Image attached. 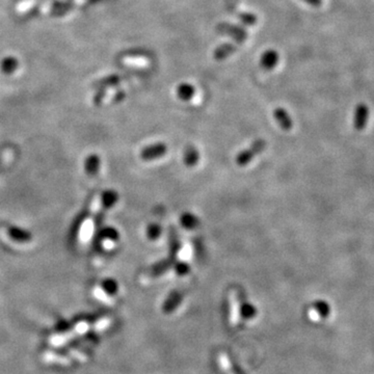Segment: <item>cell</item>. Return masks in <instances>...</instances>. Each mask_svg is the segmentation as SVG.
I'll return each instance as SVG.
<instances>
[{
    "label": "cell",
    "mask_w": 374,
    "mask_h": 374,
    "mask_svg": "<svg viewBox=\"0 0 374 374\" xmlns=\"http://www.w3.org/2000/svg\"><path fill=\"white\" fill-rule=\"evenodd\" d=\"M265 148H266V141L264 139L262 138L256 139L252 143L251 147L238 153V155L236 156V163L239 166L247 165L250 162L253 161L255 156L261 154L265 150Z\"/></svg>",
    "instance_id": "cell-1"
},
{
    "label": "cell",
    "mask_w": 374,
    "mask_h": 374,
    "mask_svg": "<svg viewBox=\"0 0 374 374\" xmlns=\"http://www.w3.org/2000/svg\"><path fill=\"white\" fill-rule=\"evenodd\" d=\"M218 33L230 36L238 43H243L247 39V32L241 26L230 23H220L217 26Z\"/></svg>",
    "instance_id": "cell-2"
},
{
    "label": "cell",
    "mask_w": 374,
    "mask_h": 374,
    "mask_svg": "<svg viewBox=\"0 0 374 374\" xmlns=\"http://www.w3.org/2000/svg\"><path fill=\"white\" fill-rule=\"evenodd\" d=\"M167 153V146L164 142H156L143 148L140 152V159L145 161H152L161 158Z\"/></svg>",
    "instance_id": "cell-3"
},
{
    "label": "cell",
    "mask_w": 374,
    "mask_h": 374,
    "mask_svg": "<svg viewBox=\"0 0 374 374\" xmlns=\"http://www.w3.org/2000/svg\"><path fill=\"white\" fill-rule=\"evenodd\" d=\"M243 298L241 291H234L231 300H230V322L232 326L236 327L241 320L240 315V305Z\"/></svg>",
    "instance_id": "cell-4"
},
{
    "label": "cell",
    "mask_w": 374,
    "mask_h": 374,
    "mask_svg": "<svg viewBox=\"0 0 374 374\" xmlns=\"http://www.w3.org/2000/svg\"><path fill=\"white\" fill-rule=\"evenodd\" d=\"M369 116H370L369 107L364 103L358 104L356 109H355V114H354V127H355V129L359 130V131L365 129L367 124H368V121H369Z\"/></svg>",
    "instance_id": "cell-5"
},
{
    "label": "cell",
    "mask_w": 374,
    "mask_h": 374,
    "mask_svg": "<svg viewBox=\"0 0 374 374\" xmlns=\"http://www.w3.org/2000/svg\"><path fill=\"white\" fill-rule=\"evenodd\" d=\"M176 260L177 259H174L169 256L167 258L161 259V260H159L158 262L152 265L149 271V276L151 278H158V277L163 276L164 273H166L167 271H169L172 268Z\"/></svg>",
    "instance_id": "cell-6"
},
{
    "label": "cell",
    "mask_w": 374,
    "mask_h": 374,
    "mask_svg": "<svg viewBox=\"0 0 374 374\" xmlns=\"http://www.w3.org/2000/svg\"><path fill=\"white\" fill-rule=\"evenodd\" d=\"M273 117L279 124V126L284 131H290L293 128V121L290 117V114L287 112L284 108L278 107L273 111Z\"/></svg>",
    "instance_id": "cell-7"
},
{
    "label": "cell",
    "mask_w": 374,
    "mask_h": 374,
    "mask_svg": "<svg viewBox=\"0 0 374 374\" xmlns=\"http://www.w3.org/2000/svg\"><path fill=\"white\" fill-rule=\"evenodd\" d=\"M183 292L180 290H174L172 291L167 298L165 300L163 306H162V311L165 314H169L171 312H174L178 306L181 304L182 300H183Z\"/></svg>",
    "instance_id": "cell-8"
},
{
    "label": "cell",
    "mask_w": 374,
    "mask_h": 374,
    "mask_svg": "<svg viewBox=\"0 0 374 374\" xmlns=\"http://www.w3.org/2000/svg\"><path fill=\"white\" fill-rule=\"evenodd\" d=\"M180 251H181V241L177 230L170 227L168 233V256L174 259H177Z\"/></svg>",
    "instance_id": "cell-9"
},
{
    "label": "cell",
    "mask_w": 374,
    "mask_h": 374,
    "mask_svg": "<svg viewBox=\"0 0 374 374\" xmlns=\"http://www.w3.org/2000/svg\"><path fill=\"white\" fill-rule=\"evenodd\" d=\"M279 63V53L276 50H267L261 56L260 65L264 70H272Z\"/></svg>",
    "instance_id": "cell-10"
},
{
    "label": "cell",
    "mask_w": 374,
    "mask_h": 374,
    "mask_svg": "<svg viewBox=\"0 0 374 374\" xmlns=\"http://www.w3.org/2000/svg\"><path fill=\"white\" fill-rule=\"evenodd\" d=\"M237 49V45L233 44V43H229V44H222L219 47H217L213 53L214 59L216 61H223L226 60L228 56H230L231 54H233Z\"/></svg>",
    "instance_id": "cell-11"
},
{
    "label": "cell",
    "mask_w": 374,
    "mask_h": 374,
    "mask_svg": "<svg viewBox=\"0 0 374 374\" xmlns=\"http://www.w3.org/2000/svg\"><path fill=\"white\" fill-rule=\"evenodd\" d=\"M198 160H200V153L197 149L194 148L193 146L186 147L183 154V161L185 165L188 167H193L194 165L197 164Z\"/></svg>",
    "instance_id": "cell-12"
},
{
    "label": "cell",
    "mask_w": 374,
    "mask_h": 374,
    "mask_svg": "<svg viewBox=\"0 0 374 374\" xmlns=\"http://www.w3.org/2000/svg\"><path fill=\"white\" fill-rule=\"evenodd\" d=\"M180 223L186 230H194L198 227V218L191 212H184L180 216Z\"/></svg>",
    "instance_id": "cell-13"
},
{
    "label": "cell",
    "mask_w": 374,
    "mask_h": 374,
    "mask_svg": "<svg viewBox=\"0 0 374 374\" xmlns=\"http://www.w3.org/2000/svg\"><path fill=\"white\" fill-rule=\"evenodd\" d=\"M195 94L194 86L189 83H182L177 89V96L182 101H189Z\"/></svg>",
    "instance_id": "cell-14"
},
{
    "label": "cell",
    "mask_w": 374,
    "mask_h": 374,
    "mask_svg": "<svg viewBox=\"0 0 374 374\" xmlns=\"http://www.w3.org/2000/svg\"><path fill=\"white\" fill-rule=\"evenodd\" d=\"M218 361L221 369L226 372V374H240V372L234 367V365L230 361L229 357L226 354H220Z\"/></svg>",
    "instance_id": "cell-15"
},
{
    "label": "cell",
    "mask_w": 374,
    "mask_h": 374,
    "mask_svg": "<svg viewBox=\"0 0 374 374\" xmlns=\"http://www.w3.org/2000/svg\"><path fill=\"white\" fill-rule=\"evenodd\" d=\"M257 314V310L256 308L248 304V303H245L242 298L241 301V305H240V315H241V318H244V319H252L254 318L255 316Z\"/></svg>",
    "instance_id": "cell-16"
},
{
    "label": "cell",
    "mask_w": 374,
    "mask_h": 374,
    "mask_svg": "<svg viewBox=\"0 0 374 374\" xmlns=\"http://www.w3.org/2000/svg\"><path fill=\"white\" fill-rule=\"evenodd\" d=\"M118 198H119V195L116 191L113 190H107L103 196H102V204H103V207L108 209V208H111L114 204H116L118 202Z\"/></svg>",
    "instance_id": "cell-17"
},
{
    "label": "cell",
    "mask_w": 374,
    "mask_h": 374,
    "mask_svg": "<svg viewBox=\"0 0 374 374\" xmlns=\"http://www.w3.org/2000/svg\"><path fill=\"white\" fill-rule=\"evenodd\" d=\"M146 234H147L148 239H150L152 241L157 240L161 236V234H162V228H161V226L159 223L152 222V223H150L147 227Z\"/></svg>",
    "instance_id": "cell-18"
},
{
    "label": "cell",
    "mask_w": 374,
    "mask_h": 374,
    "mask_svg": "<svg viewBox=\"0 0 374 374\" xmlns=\"http://www.w3.org/2000/svg\"><path fill=\"white\" fill-rule=\"evenodd\" d=\"M102 289L106 294L113 296L118 293L119 286L116 281H113L111 279H107L102 282Z\"/></svg>",
    "instance_id": "cell-19"
},
{
    "label": "cell",
    "mask_w": 374,
    "mask_h": 374,
    "mask_svg": "<svg viewBox=\"0 0 374 374\" xmlns=\"http://www.w3.org/2000/svg\"><path fill=\"white\" fill-rule=\"evenodd\" d=\"M172 268H174L176 275L179 276V277H185L190 271V266L185 261H178V260H176L175 263H174V266H172Z\"/></svg>",
    "instance_id": "cell-20"
},
{
    "label": "cell",
    "mask_w": 374,
    "mask_h": 374,
    "mask_svg": "<svg viewBox=\"0 0 374 374\" xmlns=\"http://www.w3.org/2000/svg\"><path fill=\"white\" fill-rule=\"evenodd\" d=\"M10 235L17 240H20L19 242H27L32 238V236L28 234L27 232L22 231V230L18 229V228H12L10 230Z\"/></svg>",
    "instance_id": "cell-21"
},
{
    "label": "cell",
    "mask_w": 374,
    "mask_h": 374,
    "mask_svg": "<svg viewBox=\"0 0 374 374\" xmlns=\"http://www.w3.org/2000/svg\"><path fill=\"white\" fill-rule=\"evenodd\" d=\"M99 167H100V159L98 156H92L88 161H86V170L92 175L96 174L99 170Z\"/></svg>",
    "instance_id": "cell-22"
},
{
    "label": "cell",
    "mask_w": 374,
    "mask_h": 374,
    "mask_svg": "<svg viewBox=\"0 0 374 374\" xmlns=\"http://www.w3.org/2000/svg\"><path fill=\"white\" fill-rule=\"evenodd\" d=\"M239 20L243 23V24H246V25H255L256 22H257V18L255 15L253 14H250V13H242L239 15Z\"/></svg>",
    "instance_id": "cell-23"
},
{
    "label": "cell",
    "mask_w": 374,
    "mask_h": 374,
    "mask_svg": "<svg viewBox=\"0 0 374 374\" xmlns=\"http://www.w3.org/2000/svg\"><path fill=\"white\" fill-rule=\"evenodd\" d=\"M315 310L317 311V313H319L321 315H326L328 313V311H329L328 305L326 303H323V302L316 303L315 304Z\"/></svg>",
    "instance_id": "cell-24"
},
{
    "label": "cell",
    "mask_w": 374,
    "mask_h": 374,
    "mask_svg": "<svg viewBox=\"0 0 374 374\" xmlns=\"http://www.w3.org/2000/svg\"><path fill=\"white\" fill-rule=\"evenodd\" d=\"M304 2L313 7H319L322 4V0H304Z\"/></svg>",
    "instance_id": "cell-25"
}]
</instances>
